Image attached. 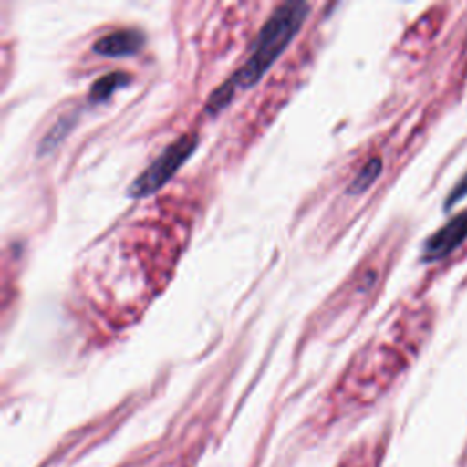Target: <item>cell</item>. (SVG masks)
<instances>
[{
	"mask_svg": "<svg viewBox=\"0 0 467 467\" xmlns=\"http://www.w3.org/2000/svg\"><path fill=\"white\" fill-rule=\"evenodd\" d=\"M310 5L306 2H283L259 29L244 64L230 77L235 88L254 86L268 67L281 57L292 38L306 20Z\"/></svg>",
	"mask_w": 467,
	"mask_h": 467,
	"instance_id": "obj_1",
	"label": "cell"
},
{
	"mask_svg": "<svg viewBox=\"0 0 467 467\" xmlns=\"http://www.w3.org/2000/svg\"><path fill=\"white\" fill-rule=\"evenodd\" d=\"M378 465V452L368 447H359L348 452L337 467H376Z\"/></svg>",
	"mask_w": 467,
	"mask_h": 467,
	"instance_id": "obj_8",
	"label": "cell"
},
{
	"mask_svg": "<svg viewBox=\"0 0 467 467\" xmlns=\"http://www.w3.org/2000/svg\"><path fill=\"white\" fill-rule=\"evenodd\" d=\"M131 77L124 71H111L108 75H102L99 77L93 84H91V89H89V100L91 102H102L106 100L115 89L130 84Z\"/></svg>",
	"mask_w": 467,
	"mask_h": 467,
	"instance_id": "obj_5",
	"label": "cell"
},
{
	"mask_svg": "<svg viewBox=\"0 0 467 467\" xmlns=\"http://www.w3.org/2000/svg\"><path fill=\"white\" fill-rule=\"evenodd\" d=\"M235 84L232 82V78L224 80L215 91H212V95L208 97V102H206V111L208 113H217L221 111L223 108L228 106V102L232 100V97L235 95Z\"/></svg>",
	"mask_w": 467,
	"mask_h": 467,
	"instance_id": "obj_7",
	"label": "cell"
},
{
	"mask_svg": "<svg viewBox=\"0 0 467 467\" xmlns=\"http://www.w3.org/2000/svg\"><path fill=\"white\" fill-rule=\"evenodd\" d=\"M467 239V210L454 215L440 230H436L423 246L425 259H440L449 255L458 244Z\"/></svg>",
	"mask_w": 467,
	"mask_h": 467,
	"instance_id": "obj_3",
	"label": "cell"
},
{
	"mask_svg": "<svg viewBox=\"0 0 467 467\" xmlns=\"http://www.w3.org/2000/svg\"><path fill=\"white\" fill-rule=\"evenodd\" d=\"M144 46V35L137 29H119L111 31L100 38L95 40L93 51L100 57H130L140 51Z\"/></svg>",
	"mask_w": 467,
	"mask_h": 467,
	"instance_id": "obj_4",
	"label": "cell"
},
{
	"mask_svg": "<svg viewBox=\"0 0 467 467\" xmlns=\"http://www.w3.org/2000/svg\"><path fill=\"white\" fill-rule=\"evenodd\" d=\"M465 195H467V173H465L463 179L454 186L452 193H451L449 199H447V204H452L454 201H458V199H462V197H465Z\"/></svg>",
	"mask_w": 467,
	"mask_h": 467,
	"instance_id": "obj_9",
	"label": "cell"
},
{
	"mask_svg": "<svg viewBox=\"0 0 467 467\" xmlns=\"http://www.w3.org/2000/svg\"><path fill=\"white\" fill-rule=\"evenodd\" d=\"M379 171H381V161H379V159L368 161V162L359 170V173L356 175V179L352 181V184L348 186V192H352V193H361L363 190H367V188L376 181V177L379 175Z\"/></svg>",
	"mask_w": 467,
	"mask_h": 467,
	"instance_id": "obj_6",
	"label": "cell"
},
{
	"mask_svg": "<svg viewBox=\"0 0 467 467\" xmlns=\"http://www.w3.org/2000/svg\"><path fill=\"white\" fill-rule=\"evenodd\" d=\"M197 142H199V137L197 133H192V131L177 137L161 151V155L146 170L139 173V177L130 184L128 193L131 197L140 199L157 192L161 186H164L171 179V175L195 151Z\"/></svg>",
	"mask_w": 467,
	"mask_h": 467,
	"instance_id": "obj_2",
	"label": "cell"
}]
</instances>
